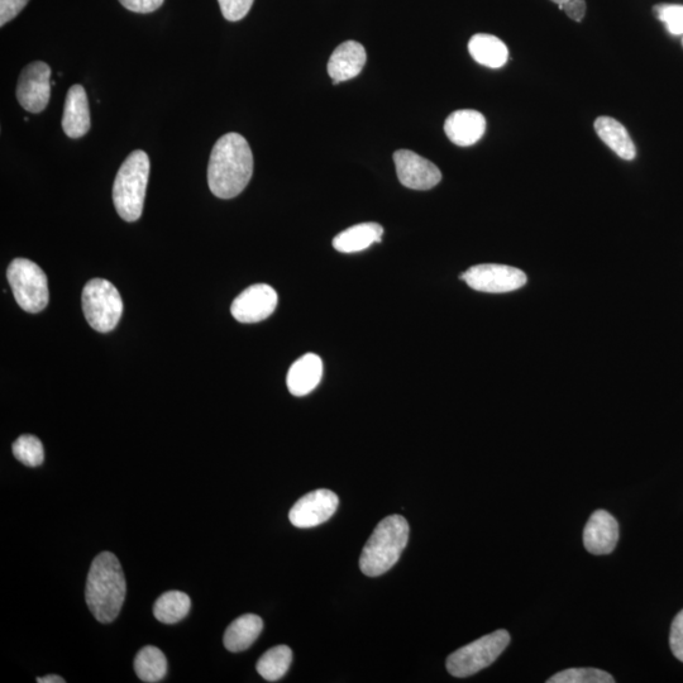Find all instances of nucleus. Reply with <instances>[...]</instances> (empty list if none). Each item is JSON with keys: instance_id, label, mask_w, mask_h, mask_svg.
<instances>
[{"instance_id": "obj_1", "label": "nucleus", "mask_w": 683, "mask_h": 683, "mask_svg": "<svg viewBox=\"0 0 683 683\" xmlns=\"http://www.w3.org/2000/svg\"><path fill=\"white\" fill-rule=\"evenodd\" d=\"M253 174V155L246 138L228 133L214 145L208 165L210 191L221 199H232L246 189Z\"/></svg>"}, {"instance_id": "obj_2", "label": "nucleus", "mask_w": 683, "mask_h": 683, "mask_svg": "<svg viewBox=\"0 0 683 683\" xmlns=\"http://www.w3.org/2000/svg\"><path fill=\"white\" fill-rule=\"evenodd\" d=\"M126 577L118 558L103 552L94 558L85 589V600L98 622L112 623L121 613L126 599Z\"/></svg>"}, {"instance_id": "obj_3", "label": "nucleus", "mask_w": 683, "mask_h": 683, "mask_svg": "<svg viewBox=\"0 0 683 683\" xmlns=\"http://www.w3.org/2000/svg\"><path fill=\"white\" fill-rule=\"evenodd\" d=\"M409 533L407 519L401 515L381 520L361 553V571L366 576L377 577L391 570L407 547Z\"/></svg>"}, {"instance_id": "obj_4", "label": "nucleus", "mask_w": 683, "mask_h": 683, "mask_svg": "<svg viewBox=\"0 0 683 683\" xmlns=\"http://www.w3.org/2000/svg\"><path fill=\"white\" fill-rule=\"evenodd\" d=\"M150 175V159L145 151H133L123 162L114 180L113 202L119 217L126 222L141 218Z\"/></svg>"}, {"instance_id": "obj_5", "label": "nucleus", "mask_w": 683, "mask_h": 683, "mask_svg": "<svg viewBox=\"0 0 683 683\" xmlns=\"http://www.w3.org/2000/svg\"><path fill=\"white\" fill-rule=\"evenodd\" d=\"M509 643L510 634L504 629L496 630L452 653L447 658V671L457 678L475 675L493 665Z\"/></svg>"}, {"instance_id": "obj_6", "label": "nucleus", "mask_w": 683, "mask_h": 683, "mask_svg": "<svg viewBox=\"0 0 683 683\" xmlns=\"http://www.w3.org/2000/svg\"><path fill=\"white\" fill-rule=\"evenodd\" d=\"M83 312L95 331L111 332L123 314L121 294L108 280H90L83 290Z\"/></svg>"}, {"instance_id": "obj_7", "label": "nucleus", "mask_w": 683, "mask_h": 683, "mask_svg": "<svg viewBox=\"0 0 683 683\" xmlns=\"http://www.w3.org/2000/svg\"><path fill=\"white\" fill-rule=\"evenodd\" d=\"M7 277L19 307L28 313H40L49 304V286L41 267L27 259H16L8 267Z\"/></svg>"}, {"instance_id": "obj_8", "label": "nucleus", "mask_w": 683, "mask_h": 683, "mask_svg": "<svg viewBox=\"0 0 683 683\" xmlns=\"http://www.w3.org/2000/svg\"><path fill=\"white\" fill-rule=\"evenodd\" d=\"M471 289L481 293H510L527 285V275L515 267L485 264L471 267L460 276Z\"/></svg>"}, {"instance_id": "obj_9", "label": "nucleus", "mask_w": 683, "mask_h": 683, "mask_svg": "<svg viewBox=\"0 0 683 683\" xmlns=\"http://www.w3.org/2000/svg\"><path fill=\"white\" fill-rule=\"evenodd\" d=\"M51 69L42 61L27 65L19 76L17 99L25 111L41 113L45 111L51 97Z\"/></svg>"}, {"instance_id": "obj_10", "label": "nucleus", "mask_w": 683, "mask_h": 683, "mask_svg": "<svg viewBox=\"0 0 683 683\" xmlns=\"http://www.w3.org/2000/svg\"><path fill=\"white\" fill-rule=\"evenodd\" d=\"M339 499L331 490L320 489L304 495L290 510L289 519L296 528H314L333 517Z\"/></svg>"}, {"instance_id": "obj_11", "label": "nucleus", "mask_w": 683, "mask_h": 683, "mask_svg": "<svg viewBox=\"0 0 683 683\" xmlns=\"http://www.w3.org/2000/svg\"><path fill=\"white\" fill-rule=\"evenodd\" d=\"M396 174L405 188L431 190L441 183L442 173L433 162L410 150H399L394 154Z\"/></svg>"}, {"instance_id": "obj_12", "label": "nucleus", "mask_w": 683, "mask_h": 683, "mask_svg": "<svg viewBox=\"0 0 683 683\" xmlns=\"http://www.w3.org/2000/svg\"><path fill=\"white\" fill-rule=\"evenodd\" d=\"M279 296L267 284L250 286L234 299L231 307L233 318L241 323H259L275 312Z\"/></svg>"}, {"instance_id": "obj_13", "label": "nucleus", "mask_w": 683, "mask_h": 683, "mask_svg": "<svg viewBox=\"0 0 683 683\" xmlns=\"http://www.w3.org/2000/svg\"><path fill=\"white\" fill-rule=\"evenodd\" d=\"M619 541V525L606 510H597L591 515L584 530V544L587 551L604 556L614 551Z\"/></svg>"}, {"instance_id": "obj_14", "label": "nucleus", "mask_w": 683, "mask_h": 683, "mask_svg": "<svg viewBox=\"0 0 683 683\" xmlns=\"http://www.w3.org/2000/svg\"><path fill=\"white\" fill-rule=\"evenodd\" d=\"M366 60L365 47L358 42L347 41L339 45L328 61V74L333 85L355 79L364 70Z\"/></svg>"}, {"instance_id": "obj_15", "label": "nucleus", "mask_w": 683, "mask_h": 683, "mask_svg": "<svg viewBox=\"0 0 683 683\" xmlns=\"http://www.w3.org/2000/svg\"><path fill=\"white\" fill-rule=\"evenodd\" d=\"M485 131V117L472 109L453 112L444 123V132L447 137L460 147L475 145L485 135Z\"/></svg>"}, {"instance_id": "obj_16", "label": "nucleus", "mask_w": 683, "mask_h": 683, "mask_svg": "<svg viewBox=\"0 0 683 683\" xmlns=\"http://www.w3.org/2000/svg\"><path fill=\"white\" fill-rule=\"evenodd\" d=\"M62 130L74 140L87 135L90 130L88 97L81 85H73L66 95Z\"/></svg>"}, {"instance_id": "obj_17", "label": "nucleus", "mask_w": 683, "mask_h": 683, "mask_svg": "<svg viewBox=\"0 0 683 683\" xmlns=\"http://www.w3.org/2000/svg\"><path fill=\"white\" fill-rule=\"evenodd\" d=\"M322 377V360L314 353H307L290 367L286 384L294 396H305L317 388Z\"/></svg>"}, {"instance_id": "obj_18", "label": "nucleus", "mask_w": 683, "mask_h": 683, "mask_svg": "<svg viewBox=\"0 0 683 683\" xmlns=\"http://www.w3.org/2000/svg\"><path fill=\"white\" fill-rule=\"evenodd\" d=\"M595 131L600 140L613 150L620 159L632 161L637 156L632 137L622 123L611 117H599L595 121Z\"/></svg>"}, {"instance_id": "obj_19", "label": "nucleus", "mask_w": 683, "mask_h": 683, "mask_svg": "<svg viewBox=\"0 0 683 683\" xmlns=\"http://www.w3.org/2000/svg\"><path fill=\"white\" fill-rule=\"evenodd\" d=\"M262 628H264V622L260 616L242 615L234 620L224 633V647L233 653L246 651L260 637Z\"/></svg>"}, {"instance_id": "obj_20", "label": "nucleus", "mask_w": 683, "mask_h": 683, "mask_svg": "<svg viewBox=\"0 0 683 683\" xmlns=\"http://www.w3.org/2000/svg\"><path fill=\"white\" fill-rule=\"evenodd\" d=\"M384 228L377 223H362L339 233L333 240V247L338 252L356 253L367 250L375 243H380Z\"/></svg>"}, {"instance_id": "obj_21", "label": "nucleus", "mask_w": 683, "mask_h": 683, "mask_svg": "<svg viewBox=\"0 0 683 683\" xmlns=\"http://www.w3.org/2000/svg\"><path fill=\"white\" fill-rule=\"evenodd\" d=\"M468 51L472 59L490 69H499L509 59L508 47L500 38L486 33H477L468 42Z\"/></svg>"}, {"instance_id": "obj_22", "label": "nucleus", "mask_w": 683, "mask_h": 683, "mask_svg": "<svg viewBox=\"0 0 683 683\" xmlns=\"http://www.w3.org/2000/svg\"><path fill=\"white\" fill-rule=\"evenodd\" d=\"M190 597L181 591H169L156 600L154 606L155 618L164 624L181 622L189 614Z\"/></svg>"}, {"instance_id": "obj_23", "label": "nucleus", "mask_w": 683, "mask_h": 683, "mask_svg": "<svg viewBox=\"0 0 683 683\" xmlns=\"http://www.w3.org/2000/svg\"><path fill=\"white\" fill-rule=\"evenodd\" d=\"M135 672L143 682L156 683L162 681L167 673L165 654L156 647L142 648L135 659Z\"/></svg>"}, {"instance_id": "obj_24", "label": "nucleus", "mask_w": 683, "mask_h": 683, "mask_svg": "<svg viewBox=\"0 0 683 683\" xmlns=\"http://www.w3.org/2000/svg\"><path fill=\"white\" fill-rule=\"evenodd\" d=\"M293 652L288 646H277L269 649L257 662V672L266 681L276 682L281 680L289 671Z\"/></svg>"}, {"instance_id": "obj_25", "label": "nucleus", "mask_w": 683, "mask_h": 683, "mask_svg": "<svg viewBox=\"0 0 683 683\" xmlns=\"http://www.w3.org/2000/svg\"><path fill=\"white\" fill-rule=\"evenodd\" d=\"M13 455L19 462L28 467L42 465L45 460L44 446L40 439L30 434H25L13 443Z\"/></svg>"}, {"instance_id": "obj_26", "label": "nucleus", "mask_w": 683, "mask_h": 683, "mask_svg": "<svg viewBox=\"0 0 683 683\" xmlns=\"http://www.w3.org/2000/svg\"><path fill=\"white\" fill-rule=\"evenodd\" d=\"M548 683H614L615 678L610 673L597 668H570V670L556 673L549 678Z\"/></svg>"}, {"instance_id": "obj_27", "label": "nucleus", "mask_w": 683, "mask_h": 683, "mask_svg": "<svg viewBox=\"0 0 683 683\" xmlns=\"http://www.w3.org/2000/svg\"><path fill=\"white\" fill-rule=\"evenodd\" d=\"M659 21L665 23L672 36H683V6L680 4H658L653 8Z\"/></svg>"}, {"instance_id": "obj_28", "label": "nucleus", "mask_w": 683, "mask_h": 683, "mask_svg": "<svg viewBox=\"0 0 683 683\" xmlns=\"http://www.w3.org/2000/svg\"><path fill=\"white\" fill-rule=\"evenodd\" d=\"M255 0H218L223 17L229 22H238L251 11Z\"/></svg>"}, {"instance_id": "obj_29", "label": "nucleus", "mask_w": 683, "mask_h": 683, "mask_svg": "<svg viewBox=\"0 0 683 683\" xmlns=\"http://www.w3.org/2000/svg\"><path fill=\"white\" fill-rule=\"evenodd\" d=\"M670 644L673 654L683 662V610L673 620L670 635Z\"/></svg>"}, {"instance_id": "obj_30", "label": "nucleus", "mask_w": 683, "mask_h": 683, "mask_svg": "<svg viewBox=\"0 0 683 683\" xmlns=\"http://www.w3.org/2000/svg\"><path fill=\"white\" fill-rule=\"evenodd\" d=\"M30 0H0V26L6 25L25 9Z\"/></svg>"}, {"instance_id": "obj_31", "label": "nucleus", "mask_w": 683, "mask_h": 683, "mask_svg": "<svg viewBox=\"0 0 683 683\" xmlns=\"http://www.w3.org/2000/svg\"><path fill=\"white\" fill-rule=\"evenodd\" d=\"M128 11L147 14L157 11L165 0H119Z\"/></svg>"}, {"instance_id": "obj_32", "label": "nucleus", "mask_w": 683, "mask_h": 683, "mask_svg": "<svg viewBox=\"0 0 683 683\" xmlns=\"http://www.w3.org/2000/svg\"><path fill=\"white\" fill-rule=\"evenodd\" d=\"M558 7L575 22H581L584 19L587 9L585 0H567Z\"/></svg>"}, {"instance_id": "obj_33", "label": "nucleus", "mask_w": 683, "mask_h": 683, "mask_svg": "<svg viewBox=\"0 0 683 683\" xmlns=\"http://www.w3.org/2000/svg\"><path fill=\"white\" fill-rule=\"evenodd\" d=\"M38 683H65L64 678L56 675L37 678Z\"/></svg>"}, {"instance_id": "obj_34", "label": "nucleus", "mask_w": 683, "mask_h": 683, "mask_svg": "<svg viewBox=\"0 0 683 683\" xmlns=\"http://www.w3.org/2000/svg\"><path fill=\"white\" fill-rule=\"evenodd\" d=\"M554 4H557V6H561V4L567 2V0H551Z\"/></svg>"}, {"instance_id": "obj_35", "label": "nucleus", "mask_w": 683, "mask_h": 683, "mask_svg": "<svg viewBox=\"0 0 683 683\" xmlns=\"http://www.w3.org/2000/svg\"><path fill=\"white\" fill-rule=\"evenodd\" d=\"M682 46H683V36H682Z\"/></svg>"}]
</instances>
